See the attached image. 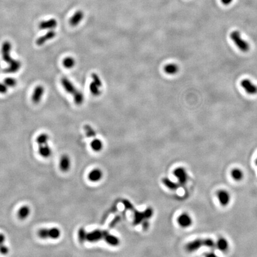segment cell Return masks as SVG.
Segmentation results:
<instances>
[{
	"label": "cell",
	"instance_id": "6da1fadb",
	"mask_svg": "<svg viewBox=\"0 0 257 257\" xmlns=\"http://www.w3.org/2000/svg\"><path fill=\"white\" fill-rule=\"evenodd\" d=\"M216 246V243L211 239H196L189 242L186 246V249L189 252H194L201 248L202 246H206L208 248H213Z\"/></svg>",
	"mask_w": 257,
	"mask_h": 257
},
{
	"label": "cell",
	"instance_id": "7a4b0ae2",
	"mask_svg": "<svg viewBox=\"0 0 257 257\" xmlns=\"http://www.w3.org/2000/svg\"><path fill=\"white\" fill-rule=\"evenodd\" d=\"M92 82L89 85V91L95 96L101 95L102 88L101 79L96 73H92L91 75Z\"/></svg>",
	"mask_w": 257,
	"mask_h": 257
},
{
	"label": "cell",
	"instance_id": "3957f363",
	"mask_svg": "<svg viewBox=\"0 0 257 257\" xmlns=\"http://www.w3.org/2000/svg\"><path fill=\"white\" fill-rule=\"evenodd\" d=\"M230 38L233 41L234 44L243 52H247L249 50V44L242 39L241 33L239 31H234L230 33Z\"/></svg>",
	"mask_w": 257,
	"mask_h": 257
},
{
	"label": "cell",
	"instance_id": "277c9868",
	"mask_svg": "<svg viewBox=\"0 0 257 257\" xmlns=\"http://www.w3.org/2000/svg\"><path fill=\"white\" fill-rule=\"evenodd\" d=\"M12 49V45L10 42L8 41H4L1 46V56L2 60L5 62L8 63V65L13 62L15 59H13L11 56V51Z\"/></svg>",
	"mask_w": 257,
	"mask_h": 257
},
{
	"label": "cell",
	"instance_id": "5b68a950",
	"mask_svg": "<svg viewBox=\"0 0 257 257\" xmlns=\"http://www.w3.org/2000/svg\"><path fill=\"white\" fill-rule=\"evenodd\" d=\"M60 82L65 91L68 94L72 95L73 97L80 92V91L75 87L74 84L66 77H62L60 80Z\"/></svg>",
	"mask_w": 257,
	"mask_h": 257
},
{
	"label": "cell",
	"instance_id": "8992f818",
	"mask_svg": "<svg viewBox=\"0 0 257 257\" xmlns=\"http://www.w3.org/2000/svg\"><path fill=\"white\" fill-rule=\"evenodd\" d=\"M174 175L178 179L180 185H184L187 182L188 176L186 170L183 167H178L174 170Z\"/></svg>",
	"mask_w": 257,
	"mask_h": 257
},
{
	"label": "cell",
	"instance_id": "52a82bcc",
	"mask_svg": "<svg viewBox=\"0 0 257 257\" xmlns=\"http://www.w3.org/2000/svg\"><path fill=\"white\" fill-rule=\"evenodd\" d=\"M45 92V88L43 86L38 85L33 90L32 95V101L34 104H37L39 103Z\"/></svg>",
	"mask_w": 257,
	"mask_h": 257
},
{
	"label": "cell",
	"instance_id": "ba28073f",
	"mask_svg": "<svg viewBox=\"0 0 257 257\" xmlns=\"http://www.w3.org/2000/svg\"><path fill=\"white\" fill-rule=\"evenodd\" d=\"M241 85L248 94L250 95L257 94V86L254 85L249 79H245L242 80L241 82Z\"/></svg>",
	"mask_w": 257,
	"mask_h": 257
},
{
	"label": "cell",
	"instance_id": "9c48e42d",
	"mask_svg": "<svg viewBox=\"0 0 257 257\" xmlns=\"http://www.w3.org/2000/svg\"><path fill=\"white\" fill-rule=\"evenodd\" d=\"M56 32L54 29L49 30L44 35H42L37 38L36 40V44L38 46H42L45 44L47 41L54 39L56 36Z\"/></svg>",
	"mask_w": 257,
	"mask_h": 257
},
{
	"label": "cell",
	"instance_id": "30bf717a",
	"mask_svg": "<svg viewBox=\"0 0 257 257\" xmlns=\"http://www.w3.org/2000/svg\"><path fill=\"white\" fill-rule=\"evenodd\" d=\"M106 231L96 230L86 234V241L90 242L98 241L104 238Z\"/></svg>",
	"mask_w": 257,
	"mask_h": 257
},
{
	"label": "cell",
	"instance_id": "8fae6325",
	"mask_svg": "<svg viewBox=\"0 0 257 257\" xmlns=\"http://www.w3.org/2000/svg\"><path fill=\"white\" fill-rule=\"evenodd\" d=\"M178 222L179 225L182 227L187 228L192 225V219L187 213H183L178 218Z\"/></svg>",
	"mask_w": 257,
	"mask_h": 257
},
{
	"label": "cell",
	"instance_id": "7c38bea8",
	"mask_svg": "<svg viewBox=\"0 0 257 257\" xmlns=\"http://www.w3.org/2000/svg\"><path fill=\"white\" fill-rule=\"evenodd\" d=\"M58 22L55 19L44 20L39 24V28L41 30H53L57 26Z\"/></svg>",
	"mask_w": 257,
	"mask_h": 257
},
{
	"label": "cell",
	"instance_id": "4fadbf2b",
	"mask_svg": "<svg viewBox=\"0 0 257 257\" xmlns=\"http://www.w3.org/2000/svg\"><path fill=\"white\" fill-rule=\"evenodd\" d=\"M218 202L222 206H227L230 202V194L225 190H220L217 193Z\"/></svg>",
	"mask_w": 257,
	"mask_h": 257
},
{
	"label": "cell",
	"instance_id": "5bb4252c",
	"mask_svg": "<svg viewBox=\"0 0 257 257\" xmlns=\"http://www.w3.org/2000/svg\"><path fill=\"white\" fill-rule=\"evenodd\" d=\"M84 17V13L82 10H78L74 15L70 17L69 24L72 27H76L83 20Z\"/></svg>",
	"mask_w": 257,
	"mask_h": 257
},
{
	"label": "cell",
	"instance_id": "9a60e30c",
	"mask_svg": "<svg viewBox=\"0 0 257 257\" xmlns=\"http://www.w3.org/2000/svg\"><path fill=\"white\" fill-rule=\"evenodd\" d=\"M71 166V160L70 157L66 154L62 155L60 160L59 167L62 171L67 172L70 170Z\"/></svg>",
	"mask_w": 257,
	"mask_h": 257
},
{
	"label": "cell",
	"instance_id": "2e32d148",
	"mask_svg": "<svg viewBox=\"0 0 257 257\" xmlns=\"http://www.w3.org/2000/svg\"><path fill=\"white\" fill-rule=\"evenodd\" d=\"M103 176V173L99 169H95L89 172L88 178L92 182H97L101 180Z\"/></svg>",
	"mask_w": 257,
	"mask_h": 257
},
{
	"label": "cell",
	"instance_id": "e0dca14e",
	"mask_svg": "<svg viewBox=\"0 0 257 257\" xmlns=\"http://www.w3.org/2000/svg\"><path fill=\"white\" fill-rule=\"evenodd\" d=\"M22 67V62L20 61L15 60V61L9 64L8 67L6 68L4 72L7 73H16L19 71Z\"/></svg>",
	"mask_w": 257,
	"mask_h": 257
},
{
	"label": "cell",
	"instance_id": "ac0fdd59",
	"mask_svg": "<svg viewBox=\"0 0 257 257\" xmlns=\"http://www.w3.org/2000/svg\"><path fill=\"white\" fill-rule=\"evenodd\" d=\"M179 70V66L175 63H169L165 64L164 67L165 73L169 75H174L178 73Z\"/></svg>",
	"mask_w": 257,
	"mask_h": 257
},
{
	"label": "cell",
	"instance_id": "d6986e66",
	"mask_svg": "<svg viewBox=\"0 0 257 257\" xmlns=\"http://www.w3.org/2000/svg\"><path fill=\"white\" fill-rule=\"evenodd\" d=\"M38 153L42 158H48L52 155V149L47 143L39 146Z\"/></svg>",
	"mask_w": 257,
	"mask_h": 257
},
{
	"label": "cell",
	"instance_id": "ffe728a7",
	"mask_svg": "<svg viewBox=\"0 0 257 257\" xmlns=\"http://www.w3.org/2000/svg\"><path fill=\"white\" fill-rule=\"evenodd\" d=\"M104 239L108 244H109L111 246H116L120 243V240L118 239V238L117 237H116V236H114L113 234H109L107 231L105 233Z\"/></svg>",
	"mask_w": 257,
	"mask_h": 257
},
{
	"label": "cell",
	"instance_id": "44dd1931",
	"mask_svg": "<svg viewBox=\"0 0 257 257\" xmlns=\"http://www.w3.org/2000/svg\"><path fill=\"white\" fill-rule=\"evenodd\" d=\"M31 214V208L28 205L21 207L17 212V216L20 220H25L28 218Z\"/></svg>",
	"mask_w": 257,
	"mask_h": 257
},
{
	"label": "cell",
	"instance_id": "7402d4cb",
	"mask_svg": "<svg viewBox=\"0 0 257 257\" xmlns=\"http://www.w3.org/2000/svg\"><path fill=\"white\" fill-rule=\"evenodd\" d=\"M62 65L67 69H71L76 65V61L72 57H66L62 60Z\"/></svg>",
	"mask_w": 257,
	"mask_h": 257
},
{
	"label": "cell",
	"instance_id": "603a6c76",
	"mask_svg": "<svg viewBox=\"0 0 257 257\" xmlns=\"http://www.w3.org/2000/svg\"><path fill=\"white\" fill-rule=\"evenodd\" d=\"M61 230L57 227L48 229V238L51 239H57L61 236Z\"/></svg>",
	"mask_w": 257,
	"mask_h": 257
},
{
	"label": "cell",
	"instance_id": "cb8c5ba5",
	"mask_svg": "<svg viewBox=\"0 0 257 257\" xmlns=\"http://www.w3.org/2000/svg\"><path fill=\"white\" fill-rule=\"evenodd\" d=\"M217 249L222 252H225L229 248V243L225 238H220L216 243Z\"/></svg>",
	"mask_w": 257,
	"mask_h": 257
},
{
	"label": "cell",
	"instance_id": "d4e9b609",
	"mask_svg": "<svg viewBox=\"0 0 257 257\" xmlns=\"http://www.w3.org/2000/svg\"><path fill=\"white\" fill-rule=\"evenodd\" d=\"M162 182L166 187H168L169 189L171 190H176L177 189H178V187H179V184L171 181V180L167 178H163L162 180Z\"/></svg>",
	"mask_w": 257,
	"mask_h": 257
},
{
	"label": "cell",
	"instance_id": "484cf974",
	"mask_svg": "<svg viewBox=\"0 0 257 257\" xmlns=\"http://www.w3.org/2000/svg\"><path fill=\"white\" fill-rule=\"evenodd\" d=\"M91 147L94 151L99 152L102 149L103 143H102L101 140H100L99 139L95 138L94 140H92V141L91 143Z\"/></svg>",
	"mask_w": 257,
	"mask_h": 257
},
{
	"label": "cell",
	"instance_id": "4316f807",
	"mask_svg": "<svg viewBox=\"0 0 257 257\" xmlns=\"http://www.w3.org/2000/svg\"><path fill=\"white\" fill-rule=\"evenodd\" d=\"M231 176L234 180L239 182L243 179L244 174L241 169H234L231 172Z\"/></svg>",
	"mask_w": 257,
	"mask_h": 257
},
{
	"label": "cell",
	"instance_id": "83f0119b",
	"mask_svg": "<svg viewBox=\"0 0 257 257\" xmlns=\"http://www.w3.org/2000/svg\"><path fill=\"white\" fill-rule=\"evenodd\" d=\"M49 139V137L48 135H47V133H44L39 135V136L36 138V142L39 146H41V145L47 144Z\"/></svg>",
	"mask_w": 257,
	"mask_h": 257
},
{
	"label": "cell",
	"instance_id": "f1b7e54d",
	"mask_svg": "<svg viewBox=\"0 0 257 257\" xmlns=\"http://www.w3.org/2000/svg\"><path fill=\"white\" fill-rule=\"evenodd\" d=\"M84 130L85 131L86 135L89 138H95L96 136V132L94 129L89 125L84 126Z\"/></svg>",
	"mask_w": 257,
	"mask_h": 257
},
{
	"label": "cell",
	"instance_id": "f546056e",
	"mask_svg": "<svg viewBox=\"0 0 257 257\" xmlns=\"http://www.w3.org/2000/svg\"><path fill=\"white\" fill-rule=\"evenodd\" d=\"M4 83L8 88H14L17 84V80L13 78H6L4 80Z\"/></svg>",
	"mask_w": 257,
	"mask_h": 257
},
{
	"label": "cell",
	"instance_id": "4dcf8cb0",
	"mask_svg": "<svg viewBox=\"0 0 257 257\" xmlns=\"http://www.w3.org/2000/svg\"><path fill=\"white\" fill-rule=\"evenodd\" d=\"M145 218L143 212H140L139 211H135V217H134V224L138 225Z\"/></svg>",
	"mask_w": 257,
	"mask_h": 257
},
{
	"label": "cell",
	"instance_id": "1f68e13d",
	"mask_svg": "<svg viewBox=\"0 0 257 257\" xmlns=\"http://www.w3.org/2000/svg\"><path fill=\"white\" fill-rule=\"evenodd\" d=\"M86 232L84 228L82 227L79 230L78 232V238L79 242L80 243H84V242L86 241Z\"/></svg>",
	"mask_w": 257,
	"mask_h": 257
},
{
	"label": "cell",
	"instance_id": "d6a6232c",
	"mask_svg": "<svg viewBox=\"0 0 257 257\" xmlns=\"http://www.w3.org/2000/svg\"><path fill=\"white\" fill-rule=\"evenodd\" d=\"M38 235L42 239H49L48 238V229L44 228V229H40L38 232Z\"/></svg>",
	"mask_w": 257,
	"mask_h": 257
},
{
	"label": "cell",
	"instance_id": "836d02e7",
	"mask_svg": "<svg viewBox=\"0 0 257 257\" xmlns=\"http://www.w3.org/2000/svg\"><path fill=\"white\" fill-rule=\"evenodd\" d=\"M9 252V249L7 246L4 244H2L0 245V253L3 255L7 254Z\"/></svg>",
	"mask_w": 257,
	"mask_h": 257
},
{
	"label": "cell",
	"instance_id": "e575fe53",
	"mask_svg": "<svg viewBox=\"0 0 257 257\" xmlns=\"http://www.w3.org/2000/svg\"><path fill=\"white\" fill-rule=\"evenodd\" d=\"M8 91V87L4 84V83H0V94H6Z\"/></svg>",
	"mask_w": 257,
	"mask_h": 257
},
{
	"label": "cell",
	"instance_id": "d590c367",
	"mask_svg": "<svg viewBox=\"0 0 257 257\" xmlns=\"http://www.w3.org/2000/svg\"><path fill=\"white\" fill-rule=\"evenodd\" d=\"M143 214H144L145 218H148H148L152 217V216L153 214V210L151 208H148L143 212Z\"/></svg>",
	"mask_w": 257,
	"mask_h": 257
},
{
	"label": "cell",
	"instance_id": "8d00e7d4",
	"mask_svg": "<svg viewBox=\"0 0 257 257\" xmlns=\"http://www.w3.org/2000/svg\"><path fill=\"white\" fill-rule=\"evenodd\" d=\"M123 203H124L125 207H126V208H129V210H132V209H133L132 205L131 204V203H130L129 201H126V200H125V201H123Z\"/></svg>",
	"mask_w": 257,
	"mask_h": 257
},
{
	"label": "cell",
	"instance_id": "74e56055",
	"mask_svg": "<svg viewBox=\"0 0 257 257\" xmlns=\"http://www.w3.org/2000/svg\"><path fill=\"white\" fill-rule=\"evenodd\" d=\"M6 241V236L2 233H0V245L4 243Z\"/></svg>",
	"mask_w": 257,
	"mask_h": 257
},
{
	"label": "cell",
	"instance_id": "f35d334b",
	"mask_svg": "<svg viewBox=\"0 0 257 257\" xmlns=\"http://www.w3.org/2000/svg\"><path fill=\"white\" fill-rule=\"evenodd\" d=\"M221 1L222 3H223V4L226 5V6H227V5H229L230 3H232V2L233 0H221Z\"/></svg>",
	"mask_w": 257,
	"mask_h": 257
},
{
	"label": "cell",
	"instance_id": "ab89813d",
	"mask_svg": "<svg viewBox=\"0 0 257 257\" xmlns=\"http://www.w3.org/2000/svg\"><path fill=\"white\" fill-rule=\"evenodd\" d=\"M148 225H149V224H148V222H147V221H145L144 223H143V227L144 229H148Z\"/></svg>",
	"mask_w": 257,
	"mask_h": 257
},
{
	"label": "cell",
	"instance_id": "60d3db41",
	"mask_svg": "<svg viewBox=\"0 0 257 257\" xmlns=\"http://www.w3.org/2000/svg\"><path fill=\"white\" fill-rule=\"evenodd\" d=\"M256 164H257V160H256Z\"/></svg>",
	"mask_w": 257,
	"mask_h": 257
}]
</instances>
